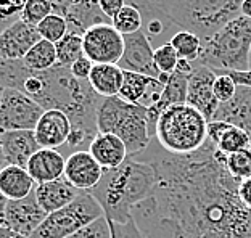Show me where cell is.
Instances as JSON below:
<instances>
[{"mask_svg": "<svg viewBox=\"0 0 251 238\" xmlns=\"http://www.w3.org/2000/svg\"><path fill=\"white\" fill-rule=\"evenodd\" d=\"M216 146L206 140L192 155H171L151 139L134 160L155 169L156 189L151 200L134 209L155 216L173 238H251V211L238 196V184L216 160Z\"/></svg>", "mask_w": 251, "mask_h": 238, "instance_id": "cell-1", "label": "cell"}, {"mask_svg": "<svg viewBox=\"0 0 251 238\" xmlns=\"http://www.w3.org/2000/svg\"><path fill=\"white\" fill-rule=\"evenodd\" d=\"M155 189V169L148 163L127 158L118 169L105 171L100 184L89 193L100 203L108 220L127 224L134 219V209L151 200Z\"/></svg>", "mask_w": 251, "mask_h": 238, "instance_id": "cell-2", "label": "cell"}, {"mask_svg": "<svg viewBox=\"0 0 251 238\" xmlns=\"http://www.w3.org/2000/svg\"><path fill=\"white\" fill-rule=\"evenodd\" d=\"M250 50L251 20L240 15L203 42L195 65L206 66L218 76L229 71H248Z\"/></svg>", "mask_w": 251, "mask_h": 238, "instance_id": "cell-3", "label": "cell"}, {"mask_svg": "<svg viewBox=\"0 0 251 238\" xmlns=\"http://www.w3.org/2000/svg\"><path fill=\"white\" fill-rule=\"evenodd\" d=\"M208 122L188 103L174 105L159 115L153 139L171 155H192L206 143Z\"/></svg>", "mask_w": 251, "mask_h": 238, "instance_id": "cell-4", "label": "cell"}, {"mask_svg": "<svg viewBox=\"0 0 251 238\" xmlns=\"http://www.w3.org/2000/svg\"><path fill=\"white\" fill-rule=\"evenodd\" d=\"M243 0H168L166 15L179 29L208 41L227 23L240 16Z\"/></svg>", "mask_w": 251, "mask_h": 238, "instance_id": "cell-5", "label": "cell"}, {"mask_svg": "<svg viewBox=\"0 0 251 238\" xmlns=\"http://www.w3.org/2000/svg\"><path fill=\"white\" fill-rule=\"evenodd\" d=\"M97 129L99 132L118 135L124 142L129 156L144 153L153 139L148 129L147 108L127 103L118 95L100 100L97 108Z\"/></svg>", "mask_w": 251, "mask_h": 238, "instance_id": "cell-6", "label": "cell"}, {"mask_svg": "<svg viewBox=\"0 0 251 238\" xmlns=\"http://www.w3.org/2000/svg\"><path fill=\"white\" fill-rule=\"evenodd\" d=\"M103 216L100 203L89 191H81L68 206L47 214L31 238H68Z\"/></svg>", "mask_w": 251, "mask_h": 238, "instance_id": "cell-7", "label": "cell"}, {"mask_svg": "<svg viewBox=\"0 0 251 238\" xmlns=\"http://www.w3.org/2000/svg\"><path fill=\"white\" fill-rule=\"evenodd\" d=\"M44 108L37 101L15 89H3L0 98V130H34Z\"/></svg>", "mask_w": 251, "mask_h": 238, "instance_id": "cell-8", "label": "cell"}, {"mask_svg": "<svg viewBox=\"0 0 251 238\" xmlns=\"http://www.w3.org/2000/svg\"><path fill=\"white\" fill-rule=\"evenodd\" d=\"M84 55L94 65H118L124 53V36L111 23L90 26L82 34Z\"/></svg>", "mask_w": 251, "mask_h": 238, "instance_id": "cell-9", "label": "cell"}, {"mask_svg": "<svg viewBox=\"0 0 251 238\" xmlns=\"http://www.w3.org/2000/svg\"><path fill=\"white\" fill-rule=\"evenodd\" d=\"M118 66L123 71L139 72L155 79L161 74L155 65V48L144 31L124 36V53Z\"/></svg>", "mask_w": 251, "mask_h": 238, "instance_id": "cell-10", "label": "cell"}, {"mask_svg": "<svg viewBox=\"0 0 251 238\" xmlns=\"http://www.w3.org/2000/svg\"><path fill=\"white\" fill-rule=\"evenodd\" d=\"M216 79H218V74L213 70L201 65H195L190 77H188L187 103L197 108L208 121L214 118L221 105L214 95Z\"/></svg>", "mask_w": 251, "mask_h": 238, "instance_id": "cell-11", "label": "cell"}, {"mask_svg": "<svg viewBox=\"0 0 251 238\" xmlns=\"http://www.w3.org/2000/svg\"><path fill=\"white\" fill-rule=\"evenodd\" d=\"M45 217H47V213L37 203L36 193L32 191L29 196L23 198V200L8 201L2 227H8L31 238Z\"/></svg>", "mask_w": 251, "mask_h": 238, "instance_id": "cell-12", "label": "cell"}, {"mask_svg": "<svg viewBox=\"0 0 251 238\" xmlns=\"http://www.w3.org/2000/svg\"><path fill=\"white\" fill-rule=\"evenodd\" d=\"M105 169L97 163L89 150H79L66 156L65 177L79 191H90L100 184Z\"/></svg>", "mask_w": 251, "mask_h": 238, "instance_id": "cell-13", "label": "cell"}, {"mask_svg": "<svg viewBox=\"0 0 251 238\" xmlns=\"http://www.w3.org/2000/svg\"><path fill=\"white\" fill-rule=\"evenodd\" d=\"M73 126L70 118L61 110H45L39 119L34 135L41 148L63 150L70 140Z\"/></svg>", "mask_w": 251, "mask_h": 238, "instance_id": "cell-14", "label": "cell"}, {"mask_svg": "<svg viewBox=\"0 0 251 238\" xmlns=\"http://www.w3.org/2000/svg\"><path fill=\"white\" fill-rule=\"evenodd\" d=\"M41 41L37 27L25 20L15 21L13 24L0 31V58L23 60L26 53Z\"/></svg>", "mask_w": 251, "mask_h": 238, "instance_id": "cell-15", "label": "cell"}, {"mask_svg": "<svg viewBox=\"0 0 251 238\" xmlns=\"http://www.w3.org/2000/svg\"><path fill=\"white\" fill-rule=\"evenodd\" d=\"M164 84L158 79L139 74V72L124 71L123 87L119 90V98H123L127 103L140 105L144 108H151L161 98Z\"/></svg>", "mask_w": 251, "mask_h": 238, "instance_id": "cell-16", "label": "cell"}, {"mask_svg": "<svg viewBox=\"0 0 251 238\" xmlns=\"http://www.w3.org/2000/svg\"><path fill=\"white\" fill-rule=\"evenodd\" d=\"M65 166L66 156L60 150L39 148L27 161L26 171L29 172L36 185H39L61 179L65 174Z\"/></svg>", "mask_w": 251, "mask_h": 238, "instance_id": "cell-17", "label": "cell"}, {"mask_svg": "<svg viewBox=\"0 0 251 238\" xmlns=\"http://www.w3.org/2000/svg\"><path fill=\"white\" fill-rule=\"evenodd\" d=\"M41 146H39L34 130H11L2 132V150L7 164L11 166H27V161Z\"/></svg>", "mask_w": 251, "mask_h": 238, "instance_id": "cell-18", "label": "cell"}, {"mask_svg": "<svg viewBox=\"0 0 251 238\" xmlns=\"http://www.w3.org/2000/svg\"><path fill=\"white\" fill-rule=\"evenodd\" d=\"M89 151L105 171L118 169L129 158V151L124 142L118 135L106 132H99L95 135L89 145Z\"/></svg>", "mask_w": 251, "mask_h": 238, "instance_id": "cell-19", "label": "cell"}, {"mask_svg": "<svg viewBox=\"0 0 251 238\" xmlns=\"http://www.w3.org/2000/svg\"><path fill=\"white\" fill-rule=\"evenodd\" d=\"M213 119L243 129L251 139V89L238 86L233 98L227 103H221Z\"/></svg>", "mask_w": 251, "mask_h": 238, "instance_id": "cell-20", "label": "cell"}, {"mask_svg": "<svg viewBox=\"0 0 251 238\" xmlns=\"http://www.w3.org/2000/svg\"><path fill=\"white\" fill-rule=\"evenodd\" d=\"M37 203L47 214H52L58 209L68 206L81 195L76 187H73L65 177L36 185L34 190Z\"/></svg>", "mask_w": 251, "mask_h": 238, "instance_id": "cell-21", "label": "cell"}, {"mask_svg": "<svg viewBox=\"0 0 251 238\" xmlns=\"http://www.w3.org/2000/svg\"><path fill=\"white\" fill-rule=\"evenodd\" d=\"M34 189H36V182L25 167L7 164L0 171V191L8 201L23 200L29 196Z\"/></svg>", "mask_w": 251, "mask_h": 238, "instance_id": "cell-22", "label": "cell"}, {"mask_svg": "<svg viewBox=\"0 0 251 238\" xmlns=\"http://www.w3.org/2000/svg\"><path fill=\"white\" fill-rule=\"evenodd\" d=\"M124 71L118 65H94L89 84L101 98L116 97L123 87Z\"/></svg>", "mask_w": 251, "mask_h": 238, "instance_id": "cell-23", "label": "cell"}, {"mask_svg": "<svg viewBox=\"0 0 251 238\" xmlns=\"http://www.w3.org/2000/svg\"><path fill=\"white\" fill-rule=\"evenodd\" d=\"M23 63H25V66L27 70H31L32 72H44V71L52 70V68L58 65L55 44L41 39V41L26 53V56L23 58Z\"/></svg>", "mask_w": 251, "mask_h": 238, "instance_id": "cell-24", "label": "cell"}, {"mask_svg": "<svg viewBox=\"0 0 251 238\" xmlns=\"http://www.w3.org/2000/svg\"><path fill=\"white\" fill-rule=\"evenodd\" d=\"M216 160H218L226 171L229 172L238 184L251 177V150H243L232 155H226L216 148Z\"/></svg>", "mask_w": 251, "mask_h": 238, "instance_id": "cell-25", "label": "cell"}, {"mask_svg": "<svg viewBox=\"0 0 251 238\" xmlns=\"http://www.w3.org/2000/svg\"><path fill=\"white\" fill-rule=\"evenodd\" d=\"M56 47V58H58V66L71 68L74 61L82 58L84 55V45H82V34L70 31L65 37L61 39Z\"/></svg>", "mask_w": 251, "mask_h": 238, "instance_id": "cell-26", "label": "cell"}, {"mask_svg": "<svg viewBox=\"0 0 251 238\" xmlns=\"http://www.w3.org/2000/svg\"><path fill=\"white\" fill-rule=\"evenodd\" d=\"M169 44L173 45L174 50L177 52L179 58L187 60L190 63H197L201 53L203 42L198 36H195L193 32H188L184 29H179L174 34L173 39L169 41Z\"/></svg>", "mask_w": 251, "mask_h": 238, "instance_id": "cell-27", "label": "cell"}, {"mask_svg": "<svg viewBox=\"0 0 251 238\" xmlns=\"http://www.w3.org/2000/svg\"><path fill=\"white\" fill-rule=\"evenodd\" d=\"M111 24L121 36H130V34L142 31L144 18H142L139 8L132 7V5H124L121 11L111 20Z\"/></svg>", "mask_w": 251, "mask_h": 238, "instance_id": "cell-28", "label": "cell"}, {"mask_svg": "<svg viewBox=\"0 0 251 238\" xmlns=\"http://www.w3.org/2000/svg\"><path fill=\"white\" fill-rule=\"evenodd\" d=\"M36 27H37V32H39V36H41V39L52 42V44H58L61 39L70 32V24H68L65 16L60 13L49 15L47 18L42 20Z\"/></svg>", "mask_w": 251, "mask_h": 238, "instance_id": "cell-29", "label": "cell"}, {"mask_svg": "<svg viewBox=\"0 0 251 238\" xmlns=\"http://www.w3.org/2000/svg\"><path fill=\"white\" fill-rule=\"evenodd\" d=\"M218 150L226 153V155H232V153H238L243 150H251V139L243 129L230 126L219 140Z\"/></svg>", "mask_w": 251, "mask_h": 238, "instance_id": "cell-30", "label": "cell"}, {"mask_svg": "<svg viewBox=\"0 0 251 238\" xmlns=\"http://www.w3.org/2000/svg\"><path fill=\"white\" fill-rule=\"evenodd\" d=\"M52 13H55L53 0H26L25 8L21 11V20L32 26H37Z\"/></svg>", "mask_w": 251, "mask_h": 238, "instance_id": "cell-31", "label": "cell"}, {"mask_svg": "<svg viewBox=\"0 0 251 238\" xmlns=\"http://www.w3.org/2000/svg\"><path fill=\"white\" fill-rule=\"evenodd\" d=\"M177 63H179V55L169 42L158 45L155 48V65L159 72L173 74L176 68H177Z\"/></svg>", "mask_w": 251, "mask_h": 238, "instance_id": "cell-32", "label": "cell"}, {"mask_svg": "<svg viewBox=\"0 0 251 238\" xmlns=\"http://www.w3.org/2000/svg\"><path fill=\"white\" fill-rule=\"evenodd\" d=\"M26 0H0V31L21 20Z\"/></svg>", "mask_w": 251, "mask_h": 238, "instance_id": "cell-33", "label": "cell"}, {"mask_svg": "<svg viewBox=\"0 0 251 238\" xmlns=\"http://www.w3.org/2000/svg\"><path fill=\"white\" fill-rule=\"evenodd\" d=\"M68 238H113V237H111L110 222H108V219L103 216Z\"/></svg>", "mask_w": 251, "mask_h": 238, "instance_id": "cell-34", "label": "cell"}, {"mask_svg": "<svg viewBox=\"0 0 251 238\" xmlns=\"http://www.w3.org/2000/svg\"><path fill=\"white\" fill-rule=\"evenodd\" d=\"M237 87L238 86L233 82V79L230 76L219 74L214 82V95L219 103H227V101H230L237 92Z\"/></svg>", "mask_w": 251, "mask_h": 238, "instance_id": "cell-35", "label": "cell"}, {"mask_svg": "<svg viewBox=\"0 0 251 238\" xmlns=\"http://www.w3.org/2000/svg\"><path fill=\"white\" fill-rule=\"evenodd\" d=\"M110 222V229H111V237L113 238H147V235L140 230L139 224L132 219L127 224H116V222Z\"/></svg>", "mask_w": 251, "mask_h": 238, "instance_id": "cell-36", "label": "cell"}, {"mask_svg": "<svg viewBox=\"0 0 251 238\" xmlns=\"http://www.w3.org/2000/svg\"><path fill=\"white\" fill-rule=\"evenodd\" d=\"M124 2L126 5H132V7L139 8L142 15H147V13H156V11L166 13L164 8H166L168 0H124Z\"/></svg>", "mask_w": 251, "mask_h": 238, "instance_id": "cell-37", "label": "cell"}, {"mask_svg": "<svg viewBox=\"0 0 251 238\" xmlns=\"http://www.w3.org/2000/svg\"><path fill=\"white\" fill-rule=\"evenodd\" d=\"M92 68H94L92 61H90L87 56H82V58H79L77 61H74L70 68V71L74 77L79 79V81H89V76H90V72H92Z\"/></svg>", "mask_w": 251, "mask_h": 238, "instance_id": "cell-38", "label": "cell"}, {"mask_svg": "<svg viewBox=\"0 0 251 238\" xmlns=\"http://www.w3.org/2000/svg\"><path fill=\"white\" fill-rule=\"evenodd\" d=\"M232 124L226 122V121H216V119L209 121L208 122V140H211L216 146H218L219 140L222 139V135L226 134V130Z\"/></svg>", "mask_w": 251, "mask_h": 238, "instance_id": "cell-39", "label": "cell"}, {"mask_svg": "<svg viewBox=\"0 0 251 238\" xmlns=\"http://www.w3.org/2000/svg\"><path fill=\"white\" fill-rule=\"evenodd\" d=\"M97 5H99L101 13L111 21L119 11H121V8L126 5V2L124 0H97Z\"/></svg>", "mask_w": 251, "mask_h": 238, "instance_id": "cell-40", "label": "cell"}, {"mask_svg": "<svg viewBox=\"0 0 251 238\" xmlns=\"http://www.w3.org/2000/svg\"><path fill=\"white\" fill-rule=\"evenodd\" d=\"M224 74L230 76L237 86H243V87L251 89V70H248V71H229V72H224Z\"/></svg>", "mask_w": 251, "mask_h": 238, "instance_id": "cell-41", "label": "cell"}, {"mask_svg": "<svg viewBox=\"0 0 251 238\" xmlns=\"http://www.w3.org/2000/svg\"><path fill=\"white\" fill-rule=\"evenodd\" d=\"M238 196H240L243 205L251 211V177L240 182V185H238Z\"/></svg>", "mask_w": 251, "mask_h": 238, "instance_id": "cell-42", "label": "cell"}, {"mask_svg": "<svg viewBox=\"0 0 251 238\" xmlns=\"http://www.w3.org/2000/svg\"><path fill=\"white\" fill-rule=\"evenodd\" d=\"M0 238H29V237L18 234V232L11 230L8 227H0Z\"/></svg>", "mask_w": 251, "mask_h": 238, "instance_id": "cell-43", "label": "cell"}, {"mask_svg": "<svg viewBox=\"0 0 251 238\" xmlns=\"http://www.w3.org/2000/svg\"><path fill=\"white\" fill-rule=\"evenodd\" d=\"M7 205H8V200L3 196V193L0 191V227L3 224V217H5V211H7Z\"/></svg>", "mask_w": 251, "mask_h": 238, "instance_id": "cell-44", "label": "cell"}, {"mask_svg": "<svg viewBox=\"0 0 251 238\" xmlns=\"http://www.w3.org/2000/svg\"><path fill=\"white\" fill-rule=\"evenodd\" d=\"M240 15L245 16V18H250L251 20V0H243V2H242Z\"/></svg>", "mask_w": 251, "mask_h": 238, "instance_id": "cell-45", "label": "cell"}, {"mask_svg": "<svg viewBox=\"0 0 251 238\" xmlns=\"http://www.w3.org/2000/svg\"><path fill=\"white\" fill-rule=\"evenodd\" d=\"M7 166V161L3 158V150H2V130H0V171Z\"/></svg>", "mask_w": 251, "mask_h": 238, "instance_id": "cell-46", "label": "cell"}, {"mask_svg": "<svg viewBox=\"0 0 251 238\" xmlns=\"http://www.w3.org/2000/svg\"><path fill=\"white\" fill-rule=\"evenodd\" d=\"M250 70H251V50H250Z\"/></svg>", "mask_w": 251, "mask_h": 238, "instance_id": "cell-47", "label": "cell"}, {"mask_svg": "<svg viewBox=\"0 0 251 238\" xmlns=\"http://www.w3.org/2000/svg\"><path fill=\"white\" fill-rule=\"evenodd\" d=\"M2 92H3V89H2V87H0V98H2Z\"/></svg>", "mask_w": 251, "mask_h": 238, "instance_id": "cell-48", "label": "cell"}]
</instances>
